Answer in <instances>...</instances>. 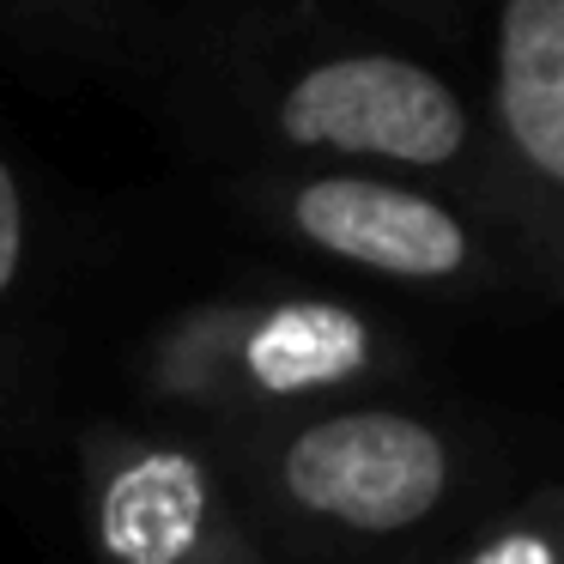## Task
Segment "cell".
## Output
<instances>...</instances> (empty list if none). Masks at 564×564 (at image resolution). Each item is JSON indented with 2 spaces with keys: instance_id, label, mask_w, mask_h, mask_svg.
<instances>
[{
  "instance_id": "2",
  "label": "cell",
  "mask_w": 564,
  "mask_h": 564,
  "mask_svg": "<svg viewBox=\"0 0 564 564\" xmlns=\"http://www.w3.org/2000/svg\"><path fill=\"white\" fill-rule=\"evenodd\" d=\"M249 474L285 516L346 540H394L449 510L462 449L425 413L334 401L249 431Z\"/></svg>"
},
{
  "instance_id": "1",
  "label": "cell",
  "mask_w": 564,
  "mask_h": 564,
  "mask_svg": "<svg viewBox=\"0 0 564 564\" xmlns=\"http://www.w3.org/2000/svg\"><path fill=\"white\" fill-rule=\"evenodd\" d=\"M394 365L382 322L340 297H261L183 316L152 358V382L200 413H243L249 431L352 401Z\"/></svg>"
},
{
  "instance_id": "5",
  "label": "cell",
  "mask_w": 564,
  "mask_h": 564,
  "mask_svg": "<svg viewBox=\"0 0 564 564\" xmlns=\"http://www.w3.org/2000/svg\"><path fill=\"white\" fill-rule=\"evenodd\" d=\"M273 219L316 256L394 285H474L491 249L443 195L370 171H310L273 188Z\"/></svg>"
},
{
  "instance_id": "8",
  "label": "cell",
  "mask_w": 564,
  "mask_h": 564,
  "mask_svg": "<svg viewBox=\"0 0 564 564\" xmlns=\"http://www.w3.org/2000/svg\"><path fill=\"white\" fill-rule=\"evenodd\" d=\"M25 256H31V207L13 164L0 159V310L13 304L19 280H25Z\"/></svg>"
},
{
  "instance_id": "3",
  "label": "cell",
  "mask_w": 564,
  "mask_h": 564,
  "mask_svg": "<svg viewBox=\"0 0 564 564\" xmlns=\"http://www.w3.org/2000/svg\"><path fill=\"white\" fill-rule=\"evenodd\" d=\"M268 128L304 159L389 164L406 176H449L479 152L467 98L413 55L346 50L304 62L268 98Z\"/></svg>"
},
{
  "instance_id": "6",
  "label": "cell",
  "mask_w": 564,
  "mask_h": 564,
  "mask_svg": "<svg viewBox=\"0 0 564 564\" xmlns=\"http://www.w3.org/2000/svg\"><path fill=\"white\" fill-rule=\"evenodd\" d=\"M491 122L540 200L564 183V0H498Z\"/></svg>"
},
{
  "instance_id": "4",
  "label": "cell",
  "mask_w": 564,
  "mask_h": 564,
  "mask_svg": "<svg viewBox=\"0 0 564 564\" xmlns=\"http://www.w3.org/2000/svg\"><path fill=\"white\" fill-rule=\"evenodd\" d=\"M98 564H268L243 498L200 443L110 431L86 455Z\"/></svg>"
},
{
  "instance_id": "7",
  "label": "cell",
  "mask_w": 564,
  "mask_h": 564,
  "mask_svg": "<svg viewBox=\"0 0 564 564\" xmlns=\"http://www.w3.org/2000/svg\"><path fill=\"white\" fill-rule=\"evenodd\" d=\"M462 564H558V534H552V510L540 503V510H528V516H510V522L491 528V534L479 540V546L467 552Z\"/></svg>"
}]
</instances>
